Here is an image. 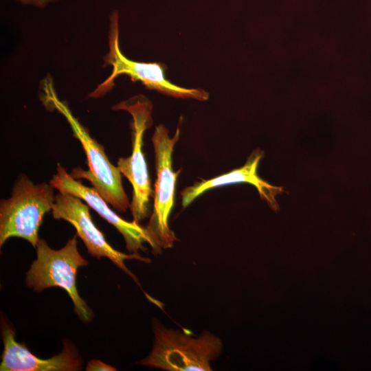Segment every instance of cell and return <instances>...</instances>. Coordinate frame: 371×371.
Here are the masks:
<instances>
[{"label":"cell","instance_id":"6da1fadb","mask_svg":"<svg viewBox=\"0 0 371 371\" xmlns=\"http://www.w3.org/2000/svg\"><path fill=\"white\" fill-rule=\"evenodd\" d=\"M42 97L47 108L57 110L69 123L74 135L77 138L86 154L89 170L74 168L70 173L76 179L89 181L99 194L115 210L124 213L130 207L128 197L124 189L122 173L114 166L105 153L104 148L93 138L88 130L73 115L68 104L60 100L52 86V82L45 80Z\"/></svg>","mask_w":371,"mask_h":371},{"label":"cell","instance_id":"7a4b0ae2","mask_svg":"<svg viewBox=\"0 0 371 371\" xmlns=\"http://www.w3.org/2000/svg\"><path fill=\"white\" fill-rule=\"evenodd\" d=\"M153 332V349L137 363L139 365L167 371H210V362L223 350L221 339L208 331L192 337L177 329L168 328L155 319Z\"/></svg>","mask_w":371,"mask_h":371},{"label":"cell","instance_id":"3957f363","mask_svg":"<svg viewBox=\"0 0 371 371\" xmlns=\"http://www.w3.org/2000/svg\"><path fill=\"white\" fill-rule=\"evenodd\" d=\"M54 190L50 183L35 184L25 175L18 176L10 197L1 200L0 247L17 237L36 248L43 217L55 201Z\"/></svg>","mask_w":371,"mask_h":371},{"label":"cell","instance_id":"277c9868","mask_svg":"<svg viewBox=\"0 0 371 371\" xmlns=\"http://www.w3.org/2000/svg\"><path fill=\"white\" fill-rule=\"evenodd\" d=\"M180 128L170 137L164 124L155 127L151 140L155 159L156 180L153 192V209L146 228L153 240V253L173 247L179 241L169 226V218L175 205L176 182L181 170L172 168V153L180 137Z\"/></svg>","mask_w":371,"mask_h":371},{"label":"cell","instance_id":"5b68a950","mask_svg":"<svg viewBox=\"0 0 371 371\" xmlns=\"http://www.w3.org/2000/svg\"><path fill=\"white\" fill-rule=\"evenodd\" d=\"M36 251V259L26 273V285L36 292L54 286L63 289L71 297L78 317L85 322L91 320L93 312L76 288L78 269L88 265L78 250L77 234L58 250L52 249L44 239L39 238Z\"/></svg>","mask_w":371,"mask_h":371},{"label":"cell","instance_id":"8992f818","mask_svg":"<svg viewBox=\"0 0 371 371\" xmlns=\"http://www.w3.org/2000/svg\"><path fill=\"white\" fill-rule=\"evenodd\" d=\"M114 110H125L132 116V153L120 157L117 166L133 187L130 210L133 221L139 223L148 217L150 198L153 194L150 179L143 151L144 135L153 124L151 102L144 95H138L120 102L112 107Z\"/></svg>","mask_w":371,"mask_h":371},{"label":"cell","instance_id":"52a82bcc","mask_svg":"<svg viewBox=\"0 0 371 371\" xmlns=\"http://www.w3.org/2000/svg\"><path fill=\"white\" fill-rule=\"evenodd\" d=\"M118 19L117 12H113L110 17L109 51L104 57L106 64L113 67L112 72L109 78L89 94V97L98 98L103 96L113 88V81L117 76L126 74L133 81L142 82L147 89L166 95L200 101L209 98L208 93L204 90L183 88L171 83L165 77L167 67L164 64L133 61L123 55L119 46Z\"/></svg>","mask_w":371,"mask_h":371},{"label":"cell","instance_id":"ba28073f","mask_svg":"<svg viewBox=\"0 0 371 371\" xmlns=\"http://www.w3.org/2000/svg\"><path fill=\"white\" fill-rule=\"evenodd\" d=\"M81 199L66 192H58L52 209L55 219H63L71 224L76 234L83 241L88 253L98 259L106 257L138 283L136 276L126 267V260H138L150 263V259L139 254H126L115 249L105 239L91 218L89 206Z\"/></svg>","mask_w":371,"mask_h":371},{"label":"cell","instance_id":"9c48e42d","mask_svg":"<svg viewBox=\"0 0 371 371\" xmlns=\"http://www.w3.org/2000/svg\"><path fill=\"white\" fill-rule=\"evenodd\" d=\"M49 183L60 192L73 194L83 200L101 217L113 225L122 235L126 247L130 254H138L139 250L145 251L143 244L147 243L153 247V240L146 228L133 221L129 222L121 218L108 205V203L92 187H88L69 174L66 168L57 164L56 172Z\"/></svg>","mask_w":371,"mask_h":371},{"label":"cell","instance_id":"30bf717a","mask_svg":"<svg viewBox=\"0 0 371 371\" xmlns=\"http://www.w3.org/2000/svg\"><path fill=\"white\" fill-rule=\"evenodd\" d=\"M1 337L3 350L1 371H77L82 369V359L69 341H64L60 353L43 359L32 354L24 344L16 341L14 329L3 318Z\"/></svg>","mask_w":371,"mask_h":371},{"label":"cell","instance_id":"8fae6325","mask_svg":"<svg viewBox=\"0 0 371 371\" xmlns=\"http://www.w3.org/2000/svg\"><path fill=\"white\" fill-rule=\"evenodd\" d=\"M263 155L262 150L256 149L243 166L210 179H202L185 188L181 192L182 207L186 208L200 195L211 189L233 183H247L257 189L261 199L272 210H278L279 205L276 196L283 192V188L272 186L259 177L258 168Z\"/></svg>","mask_w":371,"mask_h":371},{"label":"cell","instance_id":"7c38bea8","mask_svg":"<svg viewBox=\"0 0 371 371\" xmlns=\"http://www.w3.org/2000/svg\"><path fill=\"white\" fill-rule=\"evenodd\" d=\"M86 370L87 371H98V370H106V371H115L116 369L101 361L97 359H93L88 362Z\"/></svg>","mask_w":371,"mask_h":371},{"label":"cell","instance_id":"4fadbf2b","mask_svg":"<svg viewBox=\"0 0 371 371\" xmlns=\"http://www.w3.org/2000/svg\"><path fill=\"white\" fill-rule=\"evenodd\" d=\"M23 4H31L38 7H42L46 5L48 2L52 0H19Z\"/></svg>","mask_w":371,"mask_h":371}]
</instances>
